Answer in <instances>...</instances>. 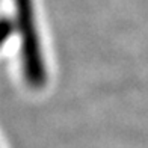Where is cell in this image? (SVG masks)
<instances>
[{"label":"cell","instance_id":"obj_1","mask_svg":"<svg viewBox=\"0 0 148 148\" xmlns=\"http://www.w3.org/2000/svg\"><path fill=\"white\" fill-rule=\"evenodd\" d=\"M12 24L18 38V70L21 80L30 89H41L47 83V66L39 38L33 0H11Z\"/></svg>","mask_w":148,"mask_h":148}]
</instances>
